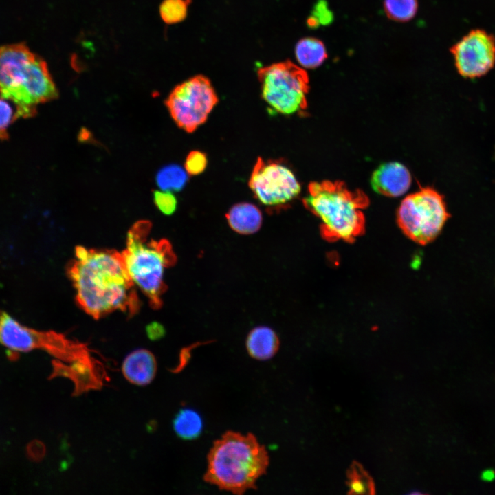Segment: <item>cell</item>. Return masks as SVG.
I'll list each match as a JSON object with an SVG mask.
<instances>
[{
    "instance_id": "cb8c5ba5",
    "label": "cell",
    "mask_w": 495,
    "mask_h": 495,
    "mask_svg": "<svg viewBox=\"0 0 495 495\" xmlns=\"http://www.w3.org/2000/svg\"><path fill=\"white\" fill-rule=\"evenodd\" d=\"M208 164L206 155L199 151H190L184 162V168L188 175H197L204 172Z\"/></svg>"
},
{
    "instance_id": "30bf717a",
    "label": "cell",
    "mask_w": 495,
    "mask_h": 495,
    "mask_svg": "<svg viewBox=\"0 0 495 495\" xmlns=\"http://www.w3.org/2000/svg\"><path fill=\"white\" fill-rule=\"evenodd\" d=\"M248 185L257 200L272 210L286 208L300 193L293 170L281 160L258 157Z\"/></svg>"
},
{
    "instance_id": "3957f363",
    "label": "cell",
    "mask_w": 495,
    "mask_h": 495,
    "mask_svg": "<svg viewBox=\"0 0 495 495\" xmlns=\"http://www.w3.org/2000/svg\"><path fill=\"white\" fill-rule=\"evenodd\" d=\"M0 94L16 108V118L36 113L38 104L54 100L58 91L45 60L23 44L0 47Z\"/></svg>"
},
{
    "instance_id": "277c9868",
    "label": "cell",
    "mask_w": 495,
    "mask_h": 495,
    "mask_svg": "<svg viewBox=\"0 0 495 495\" xmlns=\"http://www.w3.org/2000/svg\"><path fill=\"white\" fill-rule=\"evenodd\" d=\"M302 202L321 221L320 233L328 241L353 242L364 232L362 210L369 199L361 190H351L340 181L313 182Z\"/></svg>"
},
{
    "instance_id": "2e32d148",
    "label": "cell",
    "mask_w": 495,
    "mask_h": 495,
    "mask_svg": "<svg viewBox=\"0 0 495 495\" xmlns=\"http://www.w3.org/2000/svg\"><path fill=\"white\" fill-rule=\"evenodd\" d=\"M246 347L249 355L256 360H265L272 358L279 347L276 333L267 327H257L248 334Z\"/></svg>"
},
{
    "instance_id": "ac0fdd59",
    "label": "cell",
    "mask_w": 495,
    "mask_h": 495,
    "mask_svg": "<svg viewBox=\"0 0 495 495\" xmlns=\"http://www.w3.org/2000/svg\"><path fill=\"white\" fill-rule=\"evenodd\" d=\"M175 434L184 440L197 439L201 433L203 421L199 414L193 409H180L173 420Z\"/></svg>"
},
{
    "instance_id": "4fadbf2b",
    "label": "cell",
    "mask_w": 495,
    "mask_h": 495,
    "mask_svg": "<svg viewBox=\"0 0 495 495\" xmlns=\"http://www.w3.org/2000/svg\"><path fill=\"white\" fill-rule=\"evenodd\" d=\"M124 377L137 386L149 384L157 372V361L154 355L144 349H136L126 355L122 364Z\"/></svg>"
},
{
    "instance_id": "7402d4cb",
    "label": "cell",
    "mask_w": 495,
    "mask_h": 495,
    "mask_svg": "<svg viewBox=\"0 0 495 495\" xmlns=\"http://www.w3.org/2000/svg\"><path fill=\"white\" fill-rule=\"evenodd\" d=\"M191 0H164L160 7L162 20L167 24L182 21L187 16Z\"/></svg>"
},
{
    "instance_id": "52a82bcc",
    "label": "cell",
    "mask_w": 495,
    "mask_h": 495,
    "mask_svg": "<svg viewBox=\"0 0 495 495\" xmlns=\"http://www.w3.org/2000/svg\"><path fill=\"white\" fill-rule=\"evenodd\" d=\"M449 217L443 196L434 188L426 187L402 201L397 221L406 236L426 245L439 234Z\"/></svg>"
},
{
    "instance_id": "8992f818",
    "label": "cell",
    "mask_w": 495,
    "mask_h": 495,
    "mask_svg": "<svg viewBox=\"0 0 495 495\" xmlns=\"http://www.w3.org/2000/svg\"><path fill=\"white\" fill-rule=\"evenodd\" d=\"M257 74L262 98L271 109L285 116L305 111L309 81L304 69L287 60L261 67Z\"/></svg>"
},
{
    "instance_id": "9c48e42d",
    "label": "cell",
    "mask_w": 495,
    "mask_h": 495,
    "mask_svg": "<svg viewBox=\"0 0 495 495\" xmlns=\"http://www.w3.org/2000/svg\"><path fill=\"white\" fill-rule=\"evenodd\" d=\"M0 344L13 352L42 349L52 355L71 362L86 347L54 331H40L25 327L6 312L0 311Z\"/></svg>"
},
{
    "instance_id": "83f0119b",
    "label": "cell",
    "mask_w": 495,
    "mask_h": 495,
    "mask_svg": "<svg viewBox=\"0 0 495 495\" xmlns=\"http://www.w3.org/2000/svg\"><path fill=\"white\" fill-rule=\"evenodd\" d=\"M146 334L151 340H158L165 335L164 327L158 322H153L147 325Z\"/></svg>"
},
{
    "instance_id": "484cf974",
    "label": "cell",
    "mask_w": 495,
    "mask_h": 495,
    "mask_svg": "<svg viewBox=\"0 0 495 495\" xmlns=\"http://www.w3.org/2000/svg\"><path fill=\"white\" fill-rule=\"evenodd\" d=\"M16 119V113H14L10 104L5 98H0V140L8 138L7 129Z\"/></svg>"
},
{
    "instance_id": "ffe728a7",
    "label": "cell",
    "mask_w": 495,
    "mask_h": 495,
    "mask_svg": "<svg viewBox=\"0 0 495 495\" xmlns=\"http://www.w3.org/2000/svg\"><path fill=\"white\" fill-rule=\"evenodd\" d=\"M417 0H384V8L386 16L391 20L406 22L412 19L417 13Z\"/></svg>"
},
{
    "instance_id": "9a60e30c",
    "label": "cell",
    "mask_w": 495,
    "mask_h": 495,
    "mask_svg": "<svg viewBox=\"0 0 495 495\" xmlns=\"http://www.w3.org/2000/svg\"><path fill=\"white\" fill-rule=\"evenodd\" d=\"M226 217L231 228L242 234H250L257 232L262 224V214L260 210L250 203L234 205Z\"/></svg>"
},
{
    "instance_id": "ba28073f",
    "label": "cell",
    "mask_w": 495,
    "mask_h": 495,
    "mask_svg": "<svg viewBox=\"0 0 495 495\" xmlns=\"http://www.w3.org/2000/svg\"><path fill=\"white\" fill-rule=\"evenodd\" d=\"M218 101L209 78L197 75L177 85L165 104L176 124L192 133L206 121Z\"/></svg>"
},
{
    "instance_id": "6da1fadb",
    "label": "cell",
    "mask_w": 495,
    "mask_h": 495,
    "mask_svg": "<svg viewBox=\"0 0 495 495\" xmlns=\"http://www.w3.org/2000/svg\"><path fill=\"white\" fill-rule=\"evenodd\" d=\"M67 272L80 307L95 319L115 311L132 316L140 301L121 252L76 248Z\"/></svg>"
},
{
    "instance_id": "44dd1931",
    "label": "cell",
    "mask_w": 495,
    "mask_h": 495,
    "mask_svg": "<svg viewBox=\"0 0 495 495\" xmlns=\"http://www.w3.org/2000/svg\"><path fill=\"white\" fill-rule=\"evenodd\" d=\"M348 486L351 494H373L374 484L369 474L357 463H353L348 472Z\"/></svg>"
},
{
    "instance_id": "e0dca14e",
    "label": "cell",
    "mask_w": 495,
    "mask_h": 495,
    "mask_svg": "<svg viewBox=\"0 0 495 495\" xmlns=\"http://www.w3.org/2000/svg\"><path fill=\"white\" fill-rule=\"evenodd\" d=\"M295 56L299 64L314 69L321 65L327 58L324 43L319 39L307 37L300 39L295 47Z\"/></svg>"
},
{
    "instance_id": "d4e9b609",
    "label": "cell",
    "mask_w": 495,
    "mask_h": 495,
    "mask_svg": "<svg viewBox=\"0 0 495 495\" xmlns=\"http://www.w3.org/2000/svg\"><path fill=\"white\" fill-rule=\"evenodd\" d=\"M333 19L331 12L328 9L324 1H318L315 5L312 15L308 19L309 27L316 28L320 24L327 25Z\"/></svg>"
},
{
    "instance_id": "8fae6325",
    "label": "cell",
    "mask_w": 495,
    "mask_h": 495,
    "mask_svg": "<svg viewBox=\"0 0 495 495\" xmlns=\"http://www.w3.org/2000/svg\"><path fill=\"white\" fill-rule=\"evenodd\" d=\"M458 72L474 78L487 74L495 63V38L483 30H473L450 50Z\"/></svg>"
},
{
    "instance_id": "d6986e66",
    "label": "cell",
    "mask_w": 495,
    "mask_h": 495,
    "mask_svg": "<svg viewBox=\"0 0 495 495\" xmlns=\"http://www.w3.org/2000/svg\"><path fill=\"white\" fill-rule=\"evenodd\" d=\"M188 173L180 166L170 164L162 168L156 174L155 182L162 190L178 192L188 182Z\"/></svg>"
},
{
    "instance_id": "7c38bea8",
    "label": "cell",
    "mask_w": 495,
    "mask_h": 495,
    "mask_svg": "<svg viewBox=\"0 0 495 495\" xmlns=\"http://www.w3.org/2000/svg\"><path fill=\"white\" fill-rule=\"evenodd\" d=\"M411 175L401 163L392 162L381 164L373 173L371 184L377 193L390 197L404 195L411 184Z\"/></svg>"
},
{
    "instance_id": "5b68a950",
    "label": "cell",
    "mask_w": 495,
    "mask_h": 495,
    "mask_svg": "<svg viewBox=\"0 0 495 495\" xmlns=\"http://www.w3.org/2000/svg\"><path fill=\"white\" fill-rule=\"evenodd\" d=\"M149 221L135 222L127 232L126 247L121 253L126 270L135 285L147 297L151 307L159 309L166 286L165 270L176 261L170 243L149 238Z\"/></svg>"
},
{
    "instance_id": "4316f807",
    "label": "cell",
    "mask_w": 495,
    "mask_h": 495,
    "mask_svg": "<svg viewBox=\"0 0 495 495\" xmlns=\"http://www.w3.org/2000/svg\"><path fill=\"white\" fill-rule=\"evenodd\" d=\"M45 452V446L40 440H32L26 447L27 456L34 462L41 461L44 458Z\"/></svg>"
},
{
    "instance_id": "7a4b0ae2",
    "label": "cell",
    "mask_w": 495,
    "mask_h": 495,
    "mask_svg": "<svg viewBox=\"0 0 495 495\" xmlns=\"http://www.w3.org/2000/svg\"><path fill=\"white\" fill-rule=\"evenodd\" d=\"M204 480L221 490L243 494L256 489L257 480L267 472L268 452L256 437L228 431L214 441L207 456Z\"/></svg>"
},
{
    "instance_id": "f1b7e54d",
    "label": "cell",
    "mask_w": 495,
    "mask_h": 495,
    "mask_svg": "<svg viewBox=\"0 0 495 495\" xmlns=\"http://www.w3.org/2000/svg\"><path fill=\"white\" fill-rule=\"evenodd\" d=\"M481 479L486 482H491L495 479V471L492 469H486L482 472Z\"/></svg>"
},
{
    "instance_id": "5bb4252c",
    "label": "cell",
    "mask_w": 495,
    "mask_h": 495,
    "mask_svg": "<svg viewBox=\"0 0 495 495\" xmlns=\"http://www.w3.org/2000/svg\"><path fill=\"white\" fill-rule=\"evenodd\" d=\"M93 362L90 360L88 352L71 361L70 366L64 365L58 361H53L54 372L50 378L58 375H64L75 380L76 392L83 391L84 389L95 388L100 386V380L93 375L91 371Z\"/></svg>"
},
{
    "instance_id": "603a6c76",
    "label": "cell",
    "mask_w": 495,
    "mask_h": 495,
    "mask_svg": "<svg viewBox=\"0 0 495 495\" xmlns=\"http://www.w3.org/2000/svg\"><path fill=\"white\" fill-rule=\"evenodd\" d=\"M153 198L154 204L162 214L171 215L175 212L177 200L170 191L155 190L153 192Z\"/></svg>"
}]
</instances>
